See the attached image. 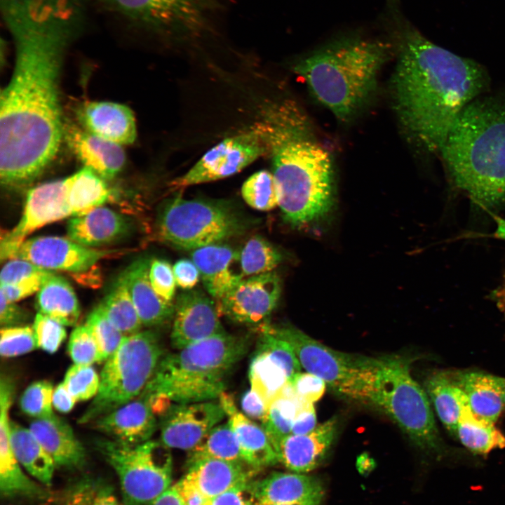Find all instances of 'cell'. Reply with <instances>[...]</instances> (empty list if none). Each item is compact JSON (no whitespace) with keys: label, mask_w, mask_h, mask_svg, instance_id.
<instances>
[{"label":"cell","mask_w":505,"mask_h":505,"mask_svg":"<svg viewBox=\"0 0 505 505\" xmlns=\"http://www.w3.org/2000/svg\"><path fill=\"white\" fill-rule=\"evenodd\" d=\"M15 48L0 99V180L24 188L55 158L64 126L60 76L67 50L82 34L86 10L72 0H8L0 7Z\"/></svg>","instance_id":"obj_1"},{"label":"cell","mask_w":505,"mask_h":505,"mask_svg":"<svg viewBox=\"0 0 505 505\" xmlns=\"http://www.w3.org/2000/svg\"><path fill=\"white\" fill-rule=\"evenodd\" d=\"M489 86L479 63L415 29L402 33L390 83L393 106L405 135L424 151L440 154L458 114Z\"/></svg>","instance_id":"obj_2"},{"label":"cell","mask_w":505,"mask_h":505,"mask_svg":"<svg viewBox=\"0 0 505 505\" xmlns=\"http://www.w3.org/2000/svg\"><path fill=\"white\" fill-rule=\"evenodd\" d=\"M257 124L268 147L284 220L299 227L325 218L334 204L333 166L306 113L292 100L276 101L264 108Z\"/></svg>","instance_id":"obj_3"},{"label":"cell","mask_w":505,"mask_h":505,"mask_svg":"<svg viewBox=\"0 0 505 505\" xmlns=\"http://www.w3.org/2000/svg\"><path fill=\"white\" fill-rule=\"evenodd\" d=\"M440 154L455 186L475 202L487 208L505 203V88L464 107Z\"/></svg>","instance_id":"obj_4"},{"label":"cell","mask_w":505,"mask_h":505,"mask_svg":"<svg viewBox=\"0 0 505 505\" xmlns=\"http://www.w3.org/2000/svg\"><path fill=\"white\" fill-rule=\"evenodd\" d=\"M390 53V45L383 41L346 39L304 58L295 69L318 101L345 121L370 101Z\"/></svg>","instance_id":"obj_5"},{"label":"cell","mask_w":505,"mask_h":505,"mask_svg":"<svg viewBox=\"0 0 505 505\" xmlns=\"http://www.w3.org/2000/svg\"><path fill=\"white\" fill-rule=\"evenodd\" d=\"M248 347L246 338L225 332L164 355L142 392L163 395L175 403L218 398Z\"/></svg>","instance_id":"obj_6"},{"label":"cell","mask_w":505,"mask_h":505,"mask_svg":"<svg viewBox=\"0 0 505 505\" xmlns=\"http://www.w3.org/2000/svg\"><path fill=\"white\" fill-rule=\"evenodd\" d=\"M363 403L382 411L422 450L443 452L430 400L412 377L408 359L396 355L377 358Z\"/></svg>","instance_id":"obj_7"},{"label":"cell","mask_w":505,"mask_h":505,"mask_svg":"<svg viewBox=\"0 0 505 505\" xmlns=\"http://www.w3.org/2000/svg\"><path fill=\"white\" fill-rule=\"evenodd\" d=\"M100 7L147 36L188 43L222 28V0H95Z\"/></svg>","instance_id":"obj_8"},{"label":"cell","mask_w":505,"mask_h":505,"mask_svg":"<svg viewBox=\"0 0 505 505\" xmlns=\"http://www.w3.org/2000/svg\"><path fill=\"white\" fill-rule=\"evenodd\" d=\"M163 356L157 332L140 330L126 336L105 361L98 392L78 422L93 423L137 397L152 379Z\"/></svg>","instance_id":"obj_9"},{"label":"cell","mask_w":505,"mask_h":505,"mask_svg":"<svg viewBox=\"0 0 505 505\" xmlns=\"http://www.w3.org/2000/svg\"><path fill=\"white\" fill-rule=\"evenodd\" d=\"M245 227L244 219L229 203L181 196L168 200L157 220L160 238L183 250L219 243Z\"/></svg>","instance_id":"obj_10"},{"label":"cell","mask_w":505,"mask_h":505,"mask_svg":"<svg viewBox=\"0 0 505 505\" xmlns=\"http://www.w3.org/2000/svg\"><path fill=\"white\" fill-rule=\"evenodd\" d=\"M262 326L290 344L306 372L321 378L338 394L363 402L377 358L335 350L292 325Z\"/></svg>","instance_id":"obj_11"},{"label":"cell","mask_w":505,"mask_h":505,"mask_svg":"<svg viewBox=\"0 0 505 505\" xmlns=\"http://www.w3.org/2000/svg\"><path fill=\"white\" fill-rule=\"evenodd\" d=\"M95 444L119 478L125 505H149L172 485V455L160 440L130 445L103 438Z\"/></svg>","instance_id":"obj_12"},{"label":"cell","mask_w":505,"mask_h":505,"mask_svg":"<svg viewBox=\"0 0 505 505\" xmlns=\"http://www.w3.org/2000/svg\"><path fill=\"white\" fill-rule=\"evenodd\" d=\"M268 154L264 135L257 124L215 145L183 175L175 179V189L210 182L238 173Z\"/></svg>","instance_id":"obj_13"},{"label":"cell","mask_w":505,"mask_h":505,"mask_svg":"<svg viewBox=\"0 0 505 505\" xmlns=\"http://www.w3.org/2000/svg\"><path fill=\"white\" fill-rule=\"evenodd\" d=\"M64 179L41 184L27 192L22 217L16 226L1 236L0 257L11 260L26 240L38 229L70 217Z\"/></svg>","instance_id":"obj_14"},{"label":"cell","mask_w":505,"mask_h":505,"mask_svg":"<svg viewBox=\"0 0 505 505\" xmlns=\"http://www.w3.org/2000/svg\"><path fill=\"white\" fill-rule=\"evenodd\" d=\"M281 291L274 271L244 278L218 300L217 309L235 323L260 325L274 310Z\"/></svg>","instance_id":"obj_15"},{"label":"cell","mask_w":505,"mask_h":505,"mask_svg":"<svg viewBox=\"0 0 505 505\" xmlns=\"http://www.w3.org/2000/svg\"><path fill=\"white\" fill-rule=\"evenodd\" d=\"M116 252L86 247L69 238L48 236L26 239L12 259L26 260L49 271L83 273Z\"/></svg>","instance_id":"obj_16"},{"label":"cell","mask_w":505,"mask_h":505,"mask_svg":"<svg viewBox=\"0 0 505 505\" xmlns=\"http://www.w3.org/2000/svg\"><path fill=\"white\" fill-rule=\"evenodd\" d=\"M225 416L219 401L175 403L161 418L160 441L169 448L190 451Z\"/></svg>","instance_id":"obj_17"},{"label":"cell","mask_w":505,"mask_h":505,"mask_svg":"<svg viewBox=\"0 0 505 505\" xmlns=\"http://www.w3.org/2000/svg\"><path fill=\"white\" fill-rule=\"evenodd\" d=\"M173 320L170 342L175 350L226 332L217 306L200 290H188L177 296Z\"/></svg>","instance_id":"obj_18"},{"label":"cell","mask_w":505,"mask_h":505,"mask_svg":"<svg viewBox=\"0 0 505 505\" xmlns=\"http://www.w3.org/2000/svg\"><path fill=\"white\" fill-rule=\"evenodd\" d=\"M248 491L252 502L269 504L320 505L325 494L318 478L296 472L272 473L251 481Z\"/></svg>","instance_id":"obj_19"},{"label":"cell","mask_w":505,"mask_h":505,"mask_svg":"<svg viewBox=\"0 0 505 505\" xmlns=\"http://www.w3.org/2000/svg\"><path fill=\"white\" fill-rule=\"evenodd\" d=\"M339 420L334 416L304 435L290 434L276 447L278 462L296 473H306L318 466L337 437Z\"/></svg>","instance_id":"obj_20"},{"label":"cell","mask_w":505,"mask_h":505,"mask_svg":"<svg viewBox=\"0 0 505 505\" xmlns=\"http://www.w3.org/2000/svg\"><path fill=\"white\" fill-rule=\"evenodd\" d=\"M156 418L148 398L141 393L93 423L108 438L135 445L150 440L157 426Z\"/></svg>","instance_id":"obj_21"},{"label":"cell","mask_w":505,"mask_h":505,"mask_svg":"<svg viewBox=\"0 0 505 505\" xmlns=\"http://www.w3.org/2000/svg\"><path fill=\"white\" fill-rule=\"evenodd\" d=\"M81 127L121 146L133 144L137 137L135 118L127 106L109 101H87L76 111Z\"/></svg>","instance_id":"obj_22"},{"label":"cell","mask_w":505,"mask_h":505,"mask_svg":"<svg viewBox=\"0 0 505 505\" xmlns=\"http://www.w3.org/2000/svg\"><path fill=\"white\" fill-rule=\"evenodd\" d=\"M64 139L83 166L105 180L115 177L126 163V154L121 145L98 137L81 127L65 124Z\"/></svg>","instance_id":"obj_23"},{"label":"cell","mask_w":505,"mask_h":505,"mask_svg":"<svg viewBox=\"0 0 505 505\" xmlns=\"http://www.w3.org/2000/svg\"><path fill=\"white\" fill-rule=\"evenodd\" d=\"M191 260L198 267L208 294L220 299L245 277L239 263V251L215 243L195 249Z\"/></svg>","instance_id":"obj_24"},{"label":"cell","mask_w":505,"mask_h":505,"mask_svg":"<svg viewBox=\"0 0 505 505\" xmlns=\"http://www.w3.org/2000/svg\"><path fill=\"white\" fill-rule=\"evenodd\" d=\"M258 471L246 463L210 458L189 464L184 477L210 499L234 488L248 487Z\"/></svg>","instance_id":"obj_25"},{"label":"cell","mask_w":505,"mask_h":505,"mask_svg":"<svg viewBox=\"0 0 505 505\" xmlns=\"http://www.w3.org/2000/svg\"><path fill=\"white\" fill-rule=\"evenodd\" d=\"M131 224L124 215L104 206L68 221V238L93 248L112 244L129 235Z\"/></svg>","instance_id":"obj_26"},{"label":"cell","mask_w":505,"mask_h":505,"mask_svg":"<svg viewBox=\"0 0 505 505\" xmlns=\"http://www.w3.org/2000/svg\"><path fill=\"white\" fill-rule=\"evenodd\" d=\"M29 429L55 466L69 469L83 466L86 458L85 449L65 419L52 413L34 419Z\"/></svg>","instance_id":"obj_27"},{"label":"cell","mask_w":505,"mask_h":505,"mask_svg":"<svg viewBox=\"0 0 505 505\" xmlns=\"http://www.w3.org/2000/svg\"><path fill=\"white\" fill-rule=\"evenodd\" d=\"M218 398L237 437L245 462L259 470L278 462L275 449L264 428L238 410L231 394L224 391Z\"/></svg>","instance_id":"obj_28"},{"label":"cell","mask_w":505,"mask_h":505,"mask_svg":"<svg viewBox=\"0 0 505 505\" xmlns=\"http://www.w3.org/2000/svg\"><path fill=\"white\" fill-rule=\"evenodd\" d=\"M149 259L140 257L120 274L123 279L143 325L154 327L173 317L175 304L163 300L154 290L149 278Z\"/></svg>","instance_id":"obj_29"},{"label":"cell","mask_w":505,"mask_h":505,"mask_svg":"<svg viewBox=\"0 0 505 505\" xmlns=\"http://www.w3.org/2000/svg\"><path fill=\"white\" fill-rule=\"evenodd\" d=\"M452 375L475 415L494 423L505 412V378L476 371Z\"/></svg>","instance_id":"obj_30"},{"label":"cell","mask_w":505,"mask_h":505,"mask_svg":"<svg viewBox=\"0 0 505 505\" xmlns=\"http://www.w3.org/2000/svg\"><path fill=\"white\" fill-rule=\"evenodd\" d=\"M424 388L439 419L454 434L463 414L471 410L453 375L443 371L433 372L427 377Z\"/></svg>","instance_id":"obj_31"},{"label":"cell","mask_w":505,"mask_h":505,"mask_svg":"<svg viewBox=\"0 0 505 505\" xmlns=\"http://www.w3.org/2000/svg\"><path fill=\"white\" fill-rule=\"evenodd\" d=\"M10 441L13 454L22 467L37 482L50 486L55 464L29 429L11 421Z\"/></svg>","instance_id":"obj_32"},{"label":"cell","mask_w":505,"mask_h":505,"mask_svg":"<svg viewBox=\"0 0 505 505\" xmlns=\"http://www.w3.org/2000/svg\"><path fill=\"white\" fill-rule=\"evenodd\" d=\"M36 307L65 326L77 323L81 309L76 295L70 283L55 274L48 277L37 292Z\"/></svg>","instance_id":"obj_33"},{"label":"cell","mask_w":505,"mask_h":505,"mask_svg":"<svg viewBox=\"0 0 505 505\" xmlns=\"http://www.w3.org/2000/svg\"><path fill=\"white\" fill-rule=\"evenodd\" d=\"M105 180L84 166L64 179L66 201L72 217L102 206L112 197V190Z\"/></svg>","instance_id":"obj_34"},{"label":"cell","mask_w":505,"mask_h":505,"mask_svg":"<svg viewBox=\"0 0 505 505\" xmlns=\"http://www.w3.org/2000/svg\"><path fill=\"white\" fill-rule=\"evenodd\" d=\"M43 485L28 477L16 459L11 442H0V492L2 497H22L39 501L51 499Z\"/></svg>","instance_id":"obj_35"},{"label":"cell","mask_w":505,"mask_h":505,"mask_svg":"<svg viewBox=\"0 0 505 505\" xmlns=\"http://www.w3.org/2000/svg\"><path fill=\"white\" fill-rule=\"evenodd\" d=\"M454 435L467 450L477 454L484 455L505 447V436L494 423L475 415L471 410L463 414Z\"/></svg>","instance_id":"obj_36"},{"label":"cell","mask_w":505,"mask_h":505,"mask_svg":"<svg viewBox=\"0 0 505 505\" xmlns=\"http://www.w3.org/2000/svg\"><path fill=\"white\" fill-rule=\"evenodd\" d=\"M210 458L248 464L229 421L213 428L196 447L189 451L187 462L189 465Z\"/></svg>","instance_id":"obj_37"},{"label":"cell","mask_w":505,"mask_h":505,"mask_svg":"<svg viewBox=\"0 0 505 505\" xmlns=\"http://www.w3.org/2000/svg\"><path fill=\"white\" fill-rule=\"evenodd\" d=\"M97 307L126 336L141 330L143 325L121 276Z\"/></svg>","instance_id":"obj_38"},{"label":"cell","mask_w":505,"mask_h":505,"mask_svg":"<svg viewBox=\"0 0 505 505\" xmlns=\"http://www.w3.org/2000/svg\"><path fill=\"white\" fill-rule=\"evenodd\" d=\"M301 402L288 383L267 403L266 417L262 426L274 449L283 438L291 434L292 423Z\"/></svg>","instance_id":"obj_39"},{"label":"cell","mask_w":505,"mask_h":505,"mask_svg":"<svg viewBox=\"0 0 505 505\" xmlns=\"http://www.w3.org/2000/svg\"><path fill=\"white\" fill-rule=\"evenodd\" d=\"M248 378L250 389L266 405L288 383L281 365L265 353L257 350L250 363Z\"/></svg>","instance_id":"obj_40"},{"label":"cell","mask_w":505,"mask_h":505,"mask_svg":"<svg viewBox=\"0 0 505 505\" xmlns=\"http://www.w3.org/2000/svg\"><path fill=\"white\" fill-rule=\"evenodd\" d=\"M281 260L280 252L259 236L250 238L239 251V263L244 277L271 272Z\"/></svg>","instance_id":"obj_41"},{"label":"cell","mask_w":505,"mask_h":505,"mask_svg":"<svg viewBox=\"0 0 505 505\" xmlns=\"http://www.w3.org/2000/svg\"><path fill=\"white\" fill-rule=\"evenodd\" d=\"M241 195L251 208L268 211L278 206L276 181L272 172L262 170L251 175L241 187Z\"/></svg>","instance_id":"obj_42"},{"label":"cell","mask_w":505,"mask_h":505,"mask_svg":"<svg viewBox=\"0 0 505 505\" xmlns=\"http://www.w3.org/2000/svg\"><path fill=\"white\" fill-rule=\"evenodd\" d=\"M100 352V363L105 362L119 348L126 337L96 307L88 316L86 323Z\"/></svg>","instance_id":"obj_43"},{"label":"cell","mask_w":505,"mask_h":505,"mask_svg":"<svg viewBox=\"0 0 505 505\" xmlns=\"http://www.w3.org/2000/svg\"><path fill=\"white\" fill-rule=\"evenodd\" d=\"M63 505H121L113 489L95 479H83L67 493Z\"/></svg>","instance_id":"obj_44"},{"label":"cell","mask_w":505,"mask_h":505,"mask_svg":"<svg viewBox=\"0 0 505 505\" xmlns=\"http://www.w3.org/2000/svg\"><path fill=\"white\" fill-rule=\"evenodd\" d=\"M260 338L256 350L265 353L275 360L285 370L288 382L301 372V365L290 344L267 331L261 325L258 326Z\"/></svg>","instance_id":"obj_45"},{"label":"cell","mask_w":505,"mask_h":505,"mask_svg":"<svg viewBox=\"0 0 505 505\" xmlns=\"http://www.w3.org/2000/svg\"><path fill=\"white\" fill-rule=\"evenodd\" d=\"M62 382L76 402L93 398L100 387V376L89 365L74 363L67 370Z\"/></svg>","instance_id":"obj_46"},{"label":"cell","mask_w":505,"mask_h":505,"mask_svg":"<svg viewBox=\"0 0 505 505\" xmlns=\"http://www.w3.org/2000/svg\"><path fill=\"white\" fill-rule=\"evenodd\" d=\"M53 386L47 380H39L29 384L20 399L21 410L34 419L47 417L53 412Z\"/></svg>","instance_id":"obj_47"},{"label":"cell","mask_w":505,"mask_h":505,"mask_svg":"<svg viewBox=\"0 0 505 505\" xmlns=\"http://www.w3.org/2000/svg\"><path fill=\"white\" fill-rule=\"evenodd\" d=\"M37 347L32 327L18 325L1 328L0 354L12 358L29 353Z\"/></svg>","instance_id":"obj_48"},{"label":"cell","mask_w":505,"mask_h":505,"mask_svg":"<svg viewBox=\"0 0 505 505\" xmlns=\"http://www.w3.org/2000/svg\"><path fill=\"white\" fill-rule=\"evenodd\" d=\"M68 354L74 364L92 365L100 363V352L96 342L86 324L76 326L68 342Z\"/></svg>","instance_id":"obj_49"},{"label":"cell","mask_w":505,"mask_h":505,"mask_svg":"<svg viewBox=\"0 0 505 505\" xmlns=\"http://www.w3.org/2000/svg\"><path fill=\"white\" fill-rule=\"evenodd\" d=\"M37 347L54 354L67 337L65 325L53 318L37 313L32 325Z\"/></svg>","instance_id":"obj_50"},{"label":"cell","mask_w":505,"mask_h":505,"mask_svg":"<svg viewBox=\"0 0 505 505\" xmlns=\"http://www.w3.org/2000/svg\"><path fill=\"white\" fill-rule=\"evenodd\" d=\"M149 278L157 295L166 302L175 304L173 299L177 284L171 264L163 259L151 260Z\"/></svg>","instance_id":"obj_51"},{"label":"cell","mask_w":505,"mask_h":505,"mask_svg":"<svg viewBox=\"0 0 505 505\" xmlns=\"http://www.w3.org/2000/svg\"><path fill=\"white\" fill-rule=\"evenodd\" d=\"M288 383L300 401L311 403L323 396L327 386L321 378L306 371L295 375Z\"/></svg>","instance_id":"obj_52"},{"label":"cell","mask_w":505,"mask_h":505,"mask_svg":"<svg viewBox=\"0 0 505 505\" xmlns=\"http://www.w3.org/2000/svg\"><path fill=\"white\" fill-rule=\"evenodd\" d=\"M49 270L43 269L26 260L13 258L2 267L0 274V285L15 283L29 277L45 274Z\"/></svg>","instance_id":"obj_53"},{"label":"cell","mask_w":505,"mask_h":505,"mask_svg":"<svg viewBox=\"0 0 505 505\" xmlns=\"http://www.w3.org/2000/svg\"><path fill=\"white\" fill-rule=\"evenodd\" d=\"M54 274L52 271L34 276L9 285H1L0 292L10 302H16L37 292L45 281Z\"/></svg>","instance_id":"obj_54"},{"label":"cell","mask_w":505,"mask_h":505,"mask_svg":"<svg viewBox=\"0 0 505 505\" xmlns=\"http://www.w3.org/2000/svg\"><path fill=\"white\" fill-rule=\"evenodd\" d=\"M176 284L183 290H191L199 281L200 271L191 260L181 259L173 266Z\"/></svg>","instance_id":"obj_55"},{"label":"cell","mask_w":505,"mask_h":505,"mask_svg":"<svg viewBox=\"0 0 505 505\" xmlns=\"http://www.w3.org/2000/svg\"><path fill=\"white\" fill-rule=\"evenodd\" d=\"M316 426L317 419L314 403L301 402L292 423L291 433L307 434Z\"/></svg>","instance_id":"obj_56"},{"label":"cell","mask_w":505,"mask_h":505,"mask_svg":"<svg viewBox=\"0 0 505 505\" xmlns=\"http://www.w3.org/2000/svg\"><path fill=\"white\" fill-rule=\"evenodd\" d=\"M241 406L245 416L252 420L259 421L262 424L266 417L267 405L252 389L243 394Z\"/></svg>","instance_id":"obj_57"},{"label":"cell","mask_w":505,"mask_h":505,"mask_svg":"<svg viewBox=\"0 0 505 505\" xmlns=\"http://www.w3.org/2000/svg\"><path fill=\"white\" fill-rule=\"evenodd\" d=\"M27 318V312L1 293L0 324L2 328L20 325Z\"/></svg>","instance_id":"obj_58"},{"label":"cell","mask_w":505,"mask_h":505,"mask_svg":"<svg viewBox=\"0 0 505 505\" xmlns=\"http://www.w3.org/2000/svg\"><path fill=\"white\" fill-rule=\"evenodd\" d=\"M248 487H237L224 492L208 500V505H252L248 499Z\"/></svg>","instance_id":"obj_59"},{"label":"cell","mask_w":505,"mask_h":505,"mask_svg":"<svg viewBox=\"0 0 505 505\" xmlns=\"http://www.w3.org/2000/svg\"><path fill=\"white\" fill-rule=\"evenodd\" d=\"M184 505H208V499L194 487L185 477L175 483Z\"/></svg>","instance_id":"obj_60"},{"label":"cell","mask_w":505,"mask_h":505,"mask_svg":"<svg viewBox=\"0 0 505 505\" xmlns=\"http://www.w3.org/2000/svg\"><path fill=\"white\" fill-rule=\"evenodd\" d=\"M76 400L62 382L53 390V406L58 412L67 413L74 407Z\"/></svg>","instance_id":"obj_61"},{"label":"cell","mask_w":505,"mask_h":505,"mask_svg":"<svg viewBox=\"0 0 505 505\" xmlns=\"http://www.w3.org/2000/svg\"><path fill=\"white\" fill-rule=\"evenodd\" d=\"M149 505H184L177 487L172 485Z\"/></svg>","instance_id":"obj_62"},{"label":"cell","mask_w":505,"mask_h":505,"mask_svg":"<svg viewBox=\"0 0 505 505\" xmlns=\"http://www.w3.org/2000/svg\"><path fill=\"white\" fill-rule=\"evenodd\" d=\"M252 505H289V504H261L252 502Z\"/></svg>","instance_id":"obj_63"}]
</instances>
